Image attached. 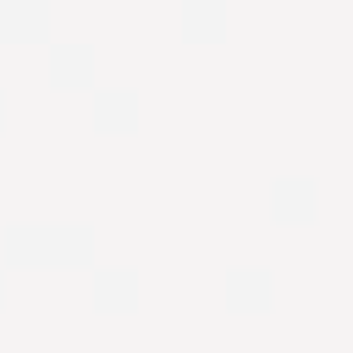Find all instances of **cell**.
Wrapping results in <instances>:
<instances>
[{"label": "cell", "instance_id": "obj_1", "mask_svg": "<svg viewBox=\"0 0 353 353\" xmlns=\"http://www.w3.org/2000/svg\"><path fill=\"white\" fill-rule=\"evenodd\" d=\"M6 254L11 259L77 265V259H94V226L88 221H11L6 226Z\"/></svg>", "mask_w": 353, "mask_h": 353}, {"label": "cell", "instance_id": "obj_2", "mask_svg": "<svg viewBox=\"0 0 353 353\" xmlns=\"http://www.w3.org/2000/svg\"><path fill=\"white\" fill-rule=\"evenodd\" d=\"M270 204H276L281 215H309V210L320 204V176H309V171H281V176L270 182Z\"/></svg>", "mask_w": 353, "mask_h": 353}, {"label": "cell", "instance_id": "obj_3", "mask_svg": "<svg viewBox=\"0 0 353 353\" xmlns=\"http://www.w3.org/2000/svg\"><path fill=\"white\" fill-rule=\"evenodd\" d=\"M138 105H143L138 83H127V77H94V110L105 121H132Z\"/></svg>", "mask_w": 353, "mask_h": 353}, {"label": "cell", "instance_id": "obj_4", "mask_svg": "<svg viewBox=\"0 0 353 353\" xmlns=\"http://www.w3.org/2000/svg\"><path fill=\"white\" fill-rule=\"evenodd\" d=\"M226 298H237V303H259V298H270L276 292V270L270 265H254V259H237V265H226Z\"/></svg>", "mask_w": 353, "mask_h": 353}, {"label": "cell", "instance_id": "obj_5", "mask_svg": "<svg viewBox=\"0 0 353 353\" xmlns=\"http://www.w3.org/2000/svg\"><path fill=\"white\" fill-rule=\"evenodd\" d=\"M50 61H55V72H66V77H94V44H88L83 33H55V39H50Z\"/></svg>", "mask_w": 353, "mask_h": 353}, {"label": "cell", "instance_id": "obj_6", "mask_svg": "<svg viewBox=\"0 0 353 353\" xmlns=\"http://www.w3.org/2000/svg\"><path fill=\"white\" fill-rule=\"evenodd\" d=\"M0 33H50V0H0Z\"/></svg>", "mask_w": 353, "mask_h": 353}, {"label": "cell", "instance_id": "obj_7", "mask_svg": "<svg viewBox=\"0 0 353 353\" xmlns=\"http://www.w3.org/2000/svg\"><path fill=\"white\" fill-rule=\"evenodd\" d=\"M94 287H99V298H138V265L94 259Z\"/></svg>", "mask_w": 353, "mask_h": 353}, {"label": "cell", "instance_id": "obj_8", "mask_svg": "<svg viewBox=\"0 0 353 353\" xmlns=\"http://www.w3.org/2000/svg\"><path fill=\"white\" fill-rule=\"evenodd\" d=\"M182 28L188 33H221L226 28V0H188L182 6Z\"/></svg>", "mask_w": 353, "mask_h": 353}, {"label": "cell", "instance_id": "obj_9", "mask_svg": "<svg viewBox=\"0 0 353 353\" xmlns=\"http://www.w3.org/2000/svg\"><path fill=\"white\" fill-rule=\"evenodd\" d=\"M0 292H6V265H0Z\"/></svg>", "mask_w": 353, "mask_h": 353}, {"label": "cell", "instance_id": "obj_10", "mask_svg": "<svg viewBox=\"0 0 353 353\" xmlns=\"http://www.w3.org/2000/svg\"><path fill=\"white\" fill-rule=\"evenodd\" d=\"M0 116H6V88H0Z\"/></svg>", "mask_w": 353, "mask_h": 353}]
</instances>
